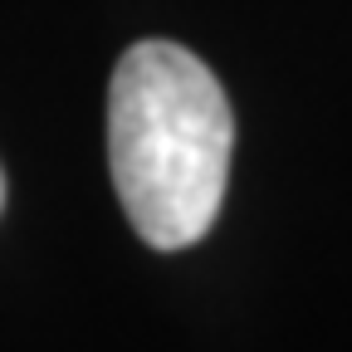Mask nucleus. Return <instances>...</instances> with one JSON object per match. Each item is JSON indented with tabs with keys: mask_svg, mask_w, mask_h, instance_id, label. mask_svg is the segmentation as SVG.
Listing matches in <instances>:
<instances>
[{
	"mask_svg": "<svg viewBox=\"0 0 352 352\" xmlns=\"http://www.w3.org/2000/svg\"><path fill=\"white\" fill-rule=\"evenodd\" d=\"M0 206H6V171H0Z\"/></svg>",
	"mask_w": 352,
	"mask_h": 352,
	"instance_id": "nucleus-2",
	"label": "nucleus"
},
{
	"mask_svg": "<svg viewBox=\"0 0 352 352\" xmlns=\"http://www.w3.org/2000/svg\"><path fill=\"white\" fill-rule=\"evenodd\" d=\"M235 113L220 78L171 39H142L108 83L118 201L152 250H186L215 226L230 182Z\"/></svg>",
	"mask_w": 352,
	"mask_h": 352,
	"instance_id": "nucleus-1",
	"label": "nucleus"
}]
</instances>
